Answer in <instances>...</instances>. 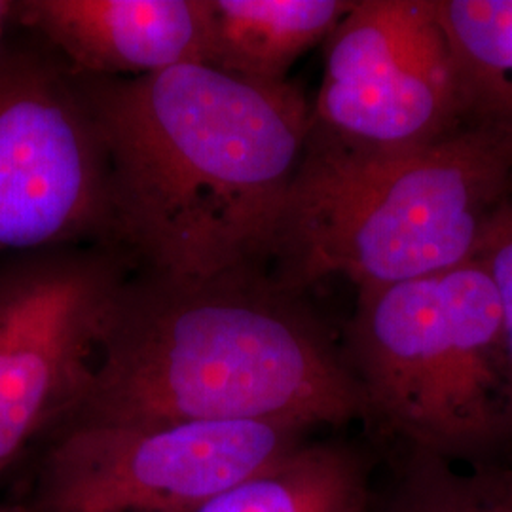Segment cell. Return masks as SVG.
<instances>
[{
  "mask_svg": "<svg viewBox=\"0 0 512 512\" xmlns=\"http://www.w3.org/2000/svg\"><path fill=\"white\" fill-rule=\"evenodd\" d=\"M78 80L107 154L114 243L135 272H270L310 139L304 92L289 80L260 84L205 63Z\"/></svg>",
  "mask_w": 512,
  "mask_h": 512,
  "instance_id": "obj_1",
  "label": "cell"
},
{
  "mask_svg": "<svg viewBox=\"0 0 512 512\" xmlns=\"http://www.w3.org/2000/svg\"><path fill=\"white\" fill-rule=\"evenodd\" d=\"M302 296L270 272H133L90 387L63 423L283 421L319 431L363 420L342 342Z\"/></svg>",
  "mask_w": 512,
  "mask_h": 512,
  "instance_id": "obj_2",
  "label": "cell"
},
{
  "mask_svg": "<svg viewBox=\"0 0 512 512\" xmlns=\"http://www.w3.org/2000/svg\"><path fill=\"white\" fill-rule=\"evenodd\" d=\"M511 194L512 148L475 126L399 154L308 141L270 275L306 293L330 277L361 291L444 274L475 260Z\"/></svg>",
  "mask_w": 512,
  "mask_h": 512,
  "instance_id": "obj_3",
  "label": "cell"
},
{
  "mask_svg": "<svg viewBox=\"0 0 512 512\" xmlns=\"http://www.w3.org/2000/svg\"><path fill=\"white\" fill-rule=\"evenodd\" d=\"M342 349L378 452L467 467L512 463V387L499 300L478 260L357 291Z\"/></svg>",
  "mask_w": 512,
  "mask_h": 512,
  "instance_id": "obj_4",
  "label": "cell"
},
{
  "mask_svg": "<svg viewBox=\"0 0 512 512\" xmlns=\"http://www.w3.org/2000/svg\"><path fill=\"white\" fill-rule=\"evenodd\" d=\"M317 429L283 421L55 427L31 450L27 512H192L289 456Z\"/></svg>",
  "mask_w": 512,
  "mask_h": 512,
  "instance_id": "obj_5",
  "label": "cell"
},
{
  "mask_svg": "<svg viewBox=\"0 0 512 512\" xmlns=\"http://www.w3.org/2000/svg\"><path fill=\"white\" fill-rule=\"evenodd\" d=\"M84 245L116 249L103 137L78 74L14 25L0 42V258Z\"/></svg>",
  "mask_w": 512,
  "mask_h": 512,
  "instance_id": "obj_6",
  "label": "cell"
},
{
  "mask_svg": "<svg viewBox=\"0 0 512 512\" xmlns=\"http://www.w3.org/2000/svg\"><path fill=\"white\" fill-rule=\"evenodd\" d=\"M133 272L128 256L99 245L0 258V484L86 395Z\"/></svg>",
  "mask_w": 512,
  "mask_h": 512,
  "instance_id": "obj_7",
  "label": "cell"
},
{
  "mask_svg": "<svg viewBox=\"0 0 512 512\" xmlns=\"http://www.w3.org/2000/svg\"><path fill=\"white\" fill-rule=\"evenodd\" d=\"M323 54L313 145L399 154L467 126L437 0H353Z\"/></svg>",
  "mask_w": 512,
  "mask_h": 512,
  "instance_id": "obj_8",
  "label": "cell"
},
{
  "mask_svg": "<svg viewBox=\"0 0 512 512\" xmlns=\"http://www.w3.org/2000/svg\"><path fill=\"white\" fill-rule=\"evenodd\" d=\"M14 25L86 76L141 78L207 55V0H16Z\"/></svg>",
  "mask_w": 512,
  "mask_h": 512,
  "instance_id": "obj_9",
  "label": "cell"
},
{
  "mask_svg": "<svg viewBox=\"0 0 512 512\" xmlns=\"http://www.w3.org/2000/svg\"><path fill=\"white\" fill-rule=\"evenodd\" d=\"M380 463L368 439L313 437L192 512H370Z\"/></svg>",
  "mask_w": 512,
  "mask_h": 512,
  "instance_id": "obj_10",
  "label": "cell"
},
{
  "mask_svg": "<svg viewBox=\"0 0 512 512\" xmlns=\"http://www.w3.org/2000/svg\"><path fill=\"white\" fill-rule=\"evenodd\" d=\"M351 6L353 0H207L205 65L260 84L285 82Z\"/></svg>",
  "mask_w": 512,
  "mask_h": 512,
  "instance_id": "obj_11",
  "label": "cell"
},
{
  "mask_svg": "<svg viewBox=\"0 0 512 512\" xmlns=\"http://www.w3.org/2000/svg\"><path fill=\"white\" fill-rule=\"evenodd\" d=\"M465 124L512 148V0H437Z\"/></svg>",
  "mask_w": 512,
  "mask_h": 512,
  "instance_id": "obj_12",
  "label": "cell"
},
{
  "mask_svg": "<svg viewBox=\"0 0 512 512\" xmlns=\"http://www.w3.org/2000/svg\"><path fill=\"white\" fill-rule=\"evenodd\" d=\"M370 512H512V463L469 467L420 452L382 456Z\"/></svg>",
  "mask_w": 512,
  "mask_h": 512,
  "instance_id": "obj_13",
  "label": "cell"
},
{
  "mask_svg": "<svg viewBox=\"0 0 512 512\" xmlns=\"http://www.w3.org/2000/svg\"><path fill=\"white\" fill-rule=\"evenodd\" d=\"M476 260L494 285L505 340V357L512 387V194L490 222Z\"/></svg>",
  "mask_w": 512,
  "mask_h": 512,
  "instance_id": "obj_14",
  "label": "cell"
},
{
  "mask_svg": "<svg viewBox=\"0 0 512 512\" xmlns=\"http://www.w3.org/2000/svg\"><path fill=\"white\" fill-rule=\"evenodd\" d=\"M16 0H0V42L14 29Z\"/></svg>",
  "mask_w": 512,
  "mask_h": 512,
  "instance_id": "obj_15",
  "label": "cell"
},
{
  "mask_svg": "<svg viewBox=\"0 0 512 512\" xmlns=\"http://www.w3.org/2000/svg\"><path fill=\"white\" fill-rule=\"evenodd\" d=\"M0 512H27L19 503H0Z\"/></svg>",
  "mask_w": 512,
  "mask_h": 512,
  "instance_id": "obj_16",
  "label": "cell"
}]
</instances>
